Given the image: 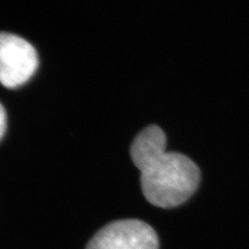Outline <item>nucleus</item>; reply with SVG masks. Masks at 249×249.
Segmentation results:
<instances>
[{
    "instance_id": "obj_1",
    "label": "nucleus",
    "mask_w": 249,
    "mask_h": 249,
    "mask_svg": "<svg viewBox=\"0 0 249 249\" xmlns=\"http://www.w3.org/2000/svg\"><path fill=\"white\" fill-rule=\"evenodd\" d=\"M165 134L158 125L144 128L135 138L130 155L141 171L143 195L156 207L174 208L194 194L200 171L193 160L179 152H167Z\"/></svg>"
},
{
    "instance_id": "obj_3",
    "label": "nucleus",
    "mask_w": 249,
    "mask_h": 249,
    "mask_svg": "<svg viewBox=\"0 0 249 249\" xmlns=\"http://www.w3.org/2000/svg\"><path fill=\"white\" fill-rule=\"evenodd\" d=\"M86 249H159V239L148 223L127 219L102 228L90 239Z\"/></svg>"
},
{
    "instance_id": "obj_4",
    "label": "nucleus",
    "mask_w": 249,
    "mask_h": 249,
    "mask_svg": "<svg viewBox=\"0 0 249 249\" xmlns=\"http://www.w3.org/2000/svg\"><path fill=\"white\" fill-rule=\"evenodd\" d=\"M7 129V114L3 106L0 104V141L4 137Z\"/></svg>"
},
{
    "instance_id": "obj_2",
    "label": "nucleus",
    "mask_w": 249,
    "mask_h": 249,
    "mask_svg": "<svg viewBox=\"0 0 249 249\" xmlns=\"http://www.w3.org/2000/svg\"><path fill=\"white\" fill-rule=\"evenodd\" d=\"M36 48L22 37L0 33V83L9 89L26 83L38 68Z\"/></svg>"
}]
</instances>
